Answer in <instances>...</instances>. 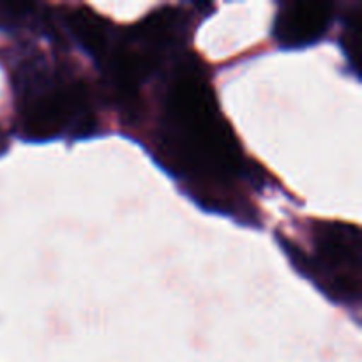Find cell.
Returning a JSON list of instances; mask_svg holds the SVG:
<instances>
[{
  "mask_svg": "<svg viewBox=\"0 0 362 362\" xmlns=\"http://www.w3.org/2000/svg\"><path fill=\"white\" fill-rule=\"evenodd\" d=\"M163 154L191 180L232 184L243 154L204 74L186 66L170 85L163 112Z\"/></svg>",
  "mask_w": 362,
  "mask_h": 362,
  "instance_id": "1",
  "label": "cell"
},
{
  "mask_svg": "<svg viewBox=\"0 0 362 362\" xmlns=\"http://www.w3.org/2000/svg\"><path fill=\"white\" fill-rule=\"evenodd\" d=\"M18 120L28 140H49L94 127L90 98L80 81L39 59L21 62L14 73Z\"/></svg>",
  "mask_w": 362,
  "mask_h": 362,
  "instance_id": "2",
  "label": "cell"
},
{
  "mask_svg": "<svg viewBox=\"0 0 362 362\" xmlns=\"http://www.w3.org/2000/svg\"><path fill=\"white\" fill-rule=\"evenodd\" d=\"M311 240V255H303L292 246L293 264L306 267L308 278L318 283L325 296L345 306H357L362 281L359 228L343 223H317Z\"/></svg>",
  "mask_w": 362,
  "mask_h": 362,
  "instance_id": "3",
  "label": "cell"
},
{
  "mask_svg": "<svg viewBox=\"0 0 362 362\" xmlns=\"http://www.w3.org/2000/svg\"><path fill=\"white\" fill-rule=\"evenodd\" d=\"M331 21L332 4H281L274 21V37L283 48H304L320 41Z\"/></svg>",
  "mask_w": 362,
  "mask_h": 362,
  "instance_id": "4",
  "label": "cell"
},
{
  "mask_svg": "<svg viewBox=\"0 0 362 362\" xmlns=\"http://www.w3.org/2000/svg\"><path fill=\"white\" fill-rule=\"evenodd\" d=\"M343 46H345L346 59L352 62V69L359 73L362 57V11L359 9L350 16L349 25L343 34Z\"/></svg>",
  "mask_w": 362,
  "mask_h": 362,
  "instance_id": "5",
  "label": "cell"
}]
</instances>
